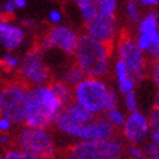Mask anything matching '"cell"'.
Segmentation results:
<instances>
[{
  "mask_svg": "<svg viewBox=\"0 0 159 159\" xmlns=\"http://www.w3.org/2000/svg\"><path fill=\"white\" fill-rule=\"evenodd\" d=\"M63 109L61 101L48 85H40L29 88L23 125L31 128H44L48 129L54 124L56 118Z\"/></svg>",
  "mask_w": 159,
  "mask_h": 159,
  "instance_id": "cell-1",
  "label": "cell"
},
{
  "mask_svg": "<svg viewBox=\"0 0 159 159\" xmlns=\"http://www.w3.org/2000/svg\"><path fill=\"white\" fill-rule=\"evenodd\" d=\"M111 47L104 44L87 34L79 35L74 52V62L85 78L102 79L109 74Z\"/></svg>",
  "mask_w": 159,
  "mask_h": 159,
  "instance_id": "cell-2",
  "label": "cell"
},
{
  "mask_svg": "<svg viewBox=\"0 0 159 159\" xmlns=\"http://www.w3.org/2000/svg\"><path fill=\"white\" fill-rule=\"evenodd\" d=\"M13 144L38 159H54L57 155V145L49 129L22 125L14 134Z\"/></svg>",
  "mask_w": 159,
  "mask_h": 159,
  "instance_id": "cell-3",
  "label": "cell"
},
{
  "mask_svg": "<svg viewBox=\"0 0 159 159\" xmlns=\"http://www.w3.org/2000/svg\"><path fill=\"white\" fill-rule=\"evenodd\" d=\"M110 89L109 84L102 79L84 78L73 88V101L93 116L104 115L107 109Z\"/></svg>",
  "mask_w": 159,
  "mask_h": 159,
  "instance_id": "cell-4",
  "label": "cell"
},
{
  "mask_svg": "<svg viewBox=\"0 0 159 159\" xmlns=\"http://www.w3.org/2000/svg\"><path fill=\"white\" fill-rule=\"evenodd\" d=\"M65 157L70 159H124L125 145L118 137L106 141H78L66 149Z\"/></svg>",
  "mask_w": 159,
  "mask_h": 159,
  "instance_id": "cell-5",
  "label": "cell"
},
{
  "mask_svg": "<svg viewBox=\"0 0 159 159\" xmlns=\"http://www.w3.org/2000/svg\"><path fill=\"white\" fill-rule=\"evenodd\" d=\"M27 92L29 87L18 79L0 84V116L11 120L13 125L23 124Z\"/></svg>",
  "mask_w": 159,
  "mask_h": 159,
  "instance_id": "cell-6",
  "label": "cell"
},
{
  "mask_svg": "<svg viewBox=\"0 0 159 159\" xmlns=\"http://www.w3.org/2000/svg\"><path fill=\"white\" fill-rule=\"evenodd\" d=\"M18 80L29 88L48 85L52 82L51 69L44 58V51L38 44L30 48L21 60L18 67Z\"/></svg>",
  "mask_w": 159,
  "mask_h": 159,
  "instance_id": "cell-7",
  "label": "cell"
},
{
  "mask_svg": "<svg viewBox=\"0 0 159 159\" xmlns=\"http://www.w3.org/2000/svg\"><path fill=\"white\" fill-rule=\"evenodd\" d=\"M118 60L129 71L134 82L142 80L148 75V61L142 51L137 47L133 36L128 31H122L116 42Z\"/></svg>",
  "mask_w": 159,
  "mask_h": 159,
  "instance_id": "cell-8",
  "label": "cell"
},
{
  "mask_svg": "<svg viewBox=\"0 0 159 159\" xmlns=\"http://www.w3.org/2000/svg\"><path fill=\"white\" fill-rule=\"evenodd\" d=\"M79 34L74 29L63 25H54L49 27L43 35L38 45L43 51L45 49H58L67 56H74L78 45Z\"/></svg>",
  "mask_w": 159,
  "mask_h": 159,
  "instance_id": "cell-9",
  "label": "cell"
},
{
  "mask_svg": "<svg viewBox=\"0 0 159 159\" xmlns=\"http://www.w3.org/2000/svg\"><path fill=\"white\" fill-rule=\"evenodd\" d=\"M150 131L152 129H150L148 116L145 114L140 113V111L129 114L125 118L124 124L122 127V133L124 140L128 144L137 145V146L144 144Z\"/></svg>",
  "mask_w": 159,
  "mask_h": 159,
  "instance_id": "cell-10",
  "label": "cell"
},
{
  "mask_svg": "<svg viewBox=\"0 0 159 159\" xmlns=\"http://www.w3.org/2000/svg\"><path fill=\"white\" fill-rule=\"evenodd\" d=\"M85 34L104 44L113 45L118 35L116 18H104L97 14L91 22L85 23Z\"/></svg>",
  "mask_w": 159,
  "mask_h": 159,
  "instance_id": "cell-11",
  "label": "cell"
},
{
  "mask_svg": "<svg viewBox=\"0 0 159 159\" xmlns=\"http://www.w3.org/2000/svg\"><path fill=\"white\" fill-rule=\"evenodd\" d=\"M118 129L111 125L104 115L96 116L93 122L85 124L80 133H79V141H106L111 139H116Z\"/></svg>",
  "mask_w": 159,
  "mask_h": 159,
  "instance_id": "cell-12",
  "label": "cell"
},
{
  "mask_svg": "<svg viewBox=\"0 0 159 159\" xmlns=\"http://www.w3.org/2000/svg\"><path fill=\"white\" fill-rule=\"evenodd\" d=\"M158 22L159 14L157 11H149L145 17L139 22V35L134 39V42L140 51L148 52V49L150 48V44H152L155 34L159 31Z\"/></svg>",
  "mask_w": 159,
  "mask_h": 159,
  "instance_id": "cell-13",
  "label": "cell"
},
{
  "mask_svg": "<svg viewBox=\"0 0 159 159\" xmlns=\"http://www.w3.org/2000/svg\"><path fill=\"white\" fill-rule=\"evenodd\" d=\"M26 40V31L21 25L8 20L3 30L0 31V48L4 52L12 53L17 51Z\"/></svg>",
  "mask_w": 159,
  "mask_h": 159,
  "instance_id": "cell-14",
  "label": "cell"
},
{
  "mask_svg": "<svg viewBox=\"0 0 159 159\" xmlns=\"http://www.w3.org/2000/svg\"><path fill=\"white\" fill-rule=\"evenodd\" d=\"M114 69H115V76H116V83H118L119 91H120L123 94H127L129 92H134L136 82H134V79L129 74V71L127 70V67L119 60H116Z\"/></svg>",
  "mask_w": 159,
  "mask_h": 159,
  "instance_id": "cell-15",
  "label": "cell"
},
{
  "mask_svg": "<svg viewBox=\"0 0 159 159\" xmlns=\"http://www.w3.org/2000/svg\"><path fill=\"white\" fill-rule=\"evenodd\" d=\"M61 111L70 119V120H73L74 123L80 124V125L89 124L91 122H93V119L96 118L92 114H89L87 110H84L82 106L75 104L74 101L71 102V104H69L67 106H65Z\"/></svg>",
  "mask_w": 159,
  "mask_h": 159,
  "instance_id": "cell-16",
  "label": "cell"
},
{
  "mask_svg": "<svg viewBox=\"0 0 159 159\" xmlns=\"http://www.w3.org/2000/svg\"><path fill=\"white\" fill-rule=\"evenodd\" d=\"M49 87L61 101L63 107L73 102V88H70L66 83H63L62 80H52L49 83Z\"/></svg>",
  "mask_w": 159,
  "mask_h": 159,
  "instance_id": "cell-17",
  "label": "cell"
},
{
  "mask_svg": "<svg viewBox=\"0 0 159 159\" xmlns=\"http://www.w3.org/2000/svg\"><path fill=\"white\" fill-rule=\"evenodd\" d=\"M84 78H85V76H84V74L82 73V70L76 66L75 62H73L70 66L66 67L65 71H63L61 80H62L63 83H66V84L70 87V88H74V87H76L79 83L83 80Z\"/></svg>",
  "mask_w": 159,
  "mask_h": 159,
  "instance_id": "cell-18",
  "label": "cell"
},
{
  "mask_svg": "<svg viewBox=\"0 0 159 159\" xmlns=\"http://www.w3.org/2000/svg\"><path fill=\"white\" fill-rule=\"evenodd\" d=\"M80 11L82 18L84 21V23L91 22L94 17L97 16V8H96V2L93 0H78L75 3Z\"/></svg>",
  "mask_w": 159,
  "mask_h": 159,
  "instance_id": "cell-19",
  "label": "cell"
},
{
  "mask_svg": "<svg viewBox=\"0 0 159 159\" xmlns=\"http://www.w3.org/2000/svg\"><path fill=\"white\" fill-rule=\"evenodd\" d=\"M97 8V14L104 18H116V8L118 3L115 0H97L96 2Z\"/></svg>",
  "mask_w": 159,
  "mask_h": 159,
  "instance_id": "cell-20",
  "label": "cell"
},
{
  "mask_svg": "<svg viewBox=\"0 0 159 159\" xmlns=\"http://www.w3.org/2000/svg\"><path fill=\"white\" fill-rule=\"evenodd\" d=\"M20 63H21V60L13 53L4 52L3 54H0V67H4L8 71L18 70Z\"/></svg>",
  "mask_w": 159,
  "mask_h": 159,
  "instance_id": "cell-21",
  "label": "cell"
},
{
  "mask_svg": "<svg viewBox=\"0 0 159 159\" xmlns=\"http://www.w3.org/2000/svg\"><path fill=\"white\" fill-rule=\"evenodd\" d=\"M104 116L106 118V120L114 127L115 129H119L122 128L123 124H124V120H125V116L124 114L122 113L120 110H119L118 107L115 109H111L109 111H106V113L104 114Z\"/></svg>",
  "mask_w": 159,
  "mask_h": 159,
  "instance_id": "cell-22",
  "label": "cell"
},
{
  "mask_svg": "<svg viewBox=\"0 0 159 159\" xmlns=\"http://www.w3.org/2000/svg\"><path fill=\"white\" fill-rule=\"evenodd\" d=\"M0 159H38V158L22 152V150L13 145L8 149H4L3 152H0Z\"/></svg>",
  "mask_w": 159,
  "mask_h": 159,
  "instance_id": "cell-23",
  "label": "cell"
},
{
  "mask_svg": "<svg viewBox=\"0 0 159 159\" xmlns=\"http://www.w3.org/2000/svg\"><path fill=\"white\" fill-rule=\"evenodd\" d=\"M125 13H127V17L132 23H139L141 21V14H140V8H139V3L131 2L127 3L125 5Z\"/></svg>",
  "mask_w": 159,
  "mask_h": 159,
  "instance_id": "cell-24",
  "label": "cell"
},
{
  "mask_svg": "<svg viewBox=\"0 0 159 159\" xmlns=\"http://www.w3.org/2000/svg\"><path fill=\"white\" fill-rule=\"evenodd\" d=\"M125 155L128 157L129 159H142L145 157L144 150H142L141 146L137 145H125Z\"/></svg>",
  "mask_w": 159,
  "mask_h": 159,
  "instance_id": "cell-25",
  "label": "cell"
},
{
  "mask_svg": "<svg viewBox=\"0 0 159 159\" xmlns=\"http://www.w3.org/2000/svg\"><path fill=\"white\" fill-rule=\"evenodd\" d=\"M124 102H125V107L129 111V114L136 113L137 110V100H136V93L134 92H129L124 94Z\"/></svg>",
  "mask_w": 159,
  "mask_h": 159,
  "instance_id": "cell-26",
  "label": "cell"
},
{
  "mask_svg": "<svg viewBox=\"0 0 159 159\" xmlns=\"http://www.w3.org/2000/svg\"><path fill=\"white\" fill-rule=\"evenodd\" d=\"M148 119H149L150 129L152 131L159 129V106H154L152 109V113H150Z\"/></svg>",
  "mask_w": 159,
  "mask_h": 159,
  "instance_id": "cell-27",
  "label": "cell"
},
{
  "mask_svg": "<svg viewBox=\"0 0 159 159\" xmlns=\"http://www.w3.org/2000/svg\"><path fill=\"white\" fill-rule=\"evenodd\" d=\"M148 53L150 54V57H152L154 61L159 60V31L155 34L152 44H150V48L148 49Z\"/></svg>",
  "mask_w": 159,
  "mask_h": 159,
  "instance_id": "cell-28",
  "label": "cell"
},
{
  "mask_svg": "<svg viewBox=\"0 0 159 159\" xmlns=\"http://www.w3.org/2000/svg\"><path fill=\"white\" fill-rule=\"evenodd\" d=\"M16 11L17 9H16V7H14L13 0H8V2H5L4 4H2V14L7 18L12 17V16L16 13Z\"/></svg>",
  "mask_w": 159,
  "mask_h": 159,
  "instance_id": "cell-29",
  "label": "cell"
},
{
  "mask_svg": "<svg viewBox=\"0 0 159 159\" xmlns=\"http://www.w3.org/2000/svg\"><path fill=\"white\" fill-rule=\"evenodd\" d=\"M13 123L8 119L0 116V134H9L13 131Z\"/></svg>",
  "mask_w": 159,
  "mask_h": 159,
  "instance_id": "cell-30",
  "label": "cell"
},
{
  "mask_svg": "<svg viewBox=\"0 0 159 159\" xmlns=\"http://www.w3.org/2000/svg\"><path fill=\"white\" fill-rule=\"evenodd\" d=\"M118 105V96H116V92L111 88L110 93H109V97H107V109L106 111L111 110V109H115Z\"/></svg>",
  "mask_w": 159,
  "mask_h": 159,
  "instance_id": "cell-31",
  "label": "cell"
},
{
  "mask_svg": "<svg viewBox=\"0 0 159 159\" xmlns=\"http://www.w3.org/2000/svg\"><path fill=\"white\" fill-rule=\"evenodd\" d=\"M48 20H49V22L54 23V25H58L62 21V12L58 9H52L48 13Z\"/></svg>",
  "mask_w": 159,
  "mask_h": 159,
  "instance_id": "cell-32",
  "label": "cell"
},
{
  "mask_svg": "<svg viewBox=\"0 0 159 159\" xmlns=\"http://www.w3.org/2000/svg\"><path fill=\"white\" fill-rule=\"evenodd\" d=\"M152 78L157 88L159 89V60H155L152 65Z\"/></svg>",
  "mask_w": 159,
  "mask_h": 159,
  "instance_id": "cell-33",
  "label": "cell"
},
{
  "mask_svg": "<svg viewBox=\"0 0 159 159\" xmlns=\"http://www.w3.org/2000/svg\"><path fill=\"white\" fill-rule=\"evenodd\" d=\"M12 142H13V137L11 134H0V146L8 149V148H11Z\"/></svg>",
  "mask_w": 159,
  "mask_h": 159,
  "instance_id": "cell-34",
  "label": "cell"
},
{
  "mask_svg": "<svg viewBox=\"0 0 159 159\" xmlns=\"http://www.w3.org/2000/svg\"><path fill=\"white\" fill-rule=\"evenodd\" d=\"M150 136H152V141L153 144L159 149V129H155V131H152L150 132Z\"/></svg>",
  "mask_w": 159,
  "mask_h": 159,
  "instance_id": "cell-35",
  "label": "cell"
},
{
  "mask_svg": "<svg viewBox=\"0 0 159 159\" xmlns=\"http://www.w3.org/2000/svg\"><path fill=\"white\" fill-rule=\"evenodd\" d=\"M139 4L144 5V7H155L159 4L158 0H140Z\"/></svg>",
  "mask_w": 159,
  "mask_h": 159,
  "instance_id": "cell-36",
  "label": "cell"
},
{
  "mask_svg": "<svg viewBox=\"0 0 159 159\" xmlns=\"http://www.w3.org/2000/svg\"><path fill=\"white\" fill-rule=\"evenodd\" d=\"M23 29L27 27V29H34L36 26V22L34 20H25V21H22V25H21Z\"/></svg>",
  "mask_w": 159,
  "mask_h": 159,
  "instance_id": "cell-37",
  "label": "cell"
},
{
  "mask_svg": "<svg viewBox=\"0 0 159 159\" xmlns=\"http://www.w3.org/2000/svg\"><path fill=\"white\" fill-rule=\"evenodd\" d=\"M14 2V7H16V9H23L26 5H27V2L26 0H13Z\"/></svg>",
  "mask_w": 159,
  "mask_h": 159,
  "instance_id": "cell-38",
  "label": "cell"
},
{
  "mask_svg": "<svg viewBox=\"0 0 159 159\" xmlns=\"http://www.w3.org/2000/svg\"><path fill=\"white\" fill-rule=\"evenodd\" d=\"M9 20V18H7V17H4V16H0V31L3 30V27H4V25L7 23V21Z\"/></svg>",
  "mask_w": 159,
  "mask_h": 159,
  "instance_id": "cell-39",
  "label": "cell"
},
{
  "mask_svg": "<svg viewBox=\"0 0 159 159\" xmlns=\"http://www.w3.org/2000/svg\"><path fill=\"white\" fill-rule=\"evenodd\" d=\"M154 106H159V89L155 94V101H154Z\"/></svg>",
  "mask_w": 159,
  "mask_h": 159,
  "instance_id": "cell-40",
  "label": "cell"
},
{
  "mask_svg": "<svg viewBox=\"0 0 159 159\" xmlns=\"http://www.w3.org/2000/svg\"><path fill=\"white\" fill-rule=\"evenodd\" d=\"M0 16H3V14H2V5H0Z\"/></svg>",
  "mask_w": 159,
  "mask_h": 159,
  "instance_id": "cell-41",
  "label": "cell"
},
{
  "mask_svg": "<svg viewBox=\"0 0 159 159\" xmlns=\"http://www.w3.org/2000/svg\"><path fill=\"white\" fill-rule=\"evenodd\" d=\"M154 159H159V154H158V155H157V157H155Z\"/></svg>",
  "mask_w": 159,
  "mask_h": 159,
  "instance_id": "cell-42",
  "label": "cell"
},
{
  "mask_svg": "<svg viewBox=\"0 0 159 159\" xmlns=\"http://www.w3.org/2000/svg\"><path fill=\"white\" fill-rule=\"evenodd\" d=\"M142 159H150V158H148V157H144V158H142Z\"/></svg>",
  "mask_w": 159,
  "mask_h": 159,
  "instance_id": "cell-43",
  "label": "cell"
},
{
  "mask_svg": "<svg viewBox=\"0 0 159 159\" xmlns=\"http://www.w3.org/2000/svg\"><path fill=\"white\" fill-rule=\"evenodd\" d=\"M62 159H70V158H66V157H63V158H62Z\"/></svg>",
  "mask_w": 159,
  "mask_h": 159,
  "instance_id": "cell-44",
  "label": "cell"
}]
</instances>
